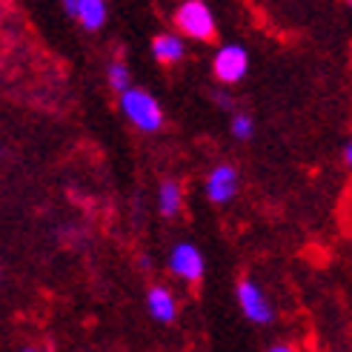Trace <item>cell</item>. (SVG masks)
<instances>
[{"label":"cell","mask_w":352,"mask_h":352,"mask_svg":"<svg viewBox=\"0 0 352 352\" xmlns=\"http://www.w3.org/2000/svg\"><path fill=\"white\" fill-rule=\"evenodd\" d=\"M120 109L126 112V118L144 132H157L164 123V112L155 103V98L144 89H126L120 95Z\"/></svg>","instance_id":"obj_1"},{"label":"cell","mask_w":352,"mask_h":352,"mask_svg":"<svg viewBox=\"0 0 352 352\" xmlns=\"http://www.w3.org/2000/svg\"><path fill=\"white\" fill-rule=\"evenodd\" d=\"M175 23L192 41H215V17L204 0H186L175 12Z\"/></svg>","instance_id":"obj_2"},{"label":"cell","mask_w":352,"mask_h":352,"mask_svg":"<svg viewBox=\"0 0 352 352\" xmlns=\"http://www.w3.org/2000/svg\"><path fill=\"white\" fill-rule=\"evenodd\" d=\"M246 66H250V58H246V49L238 46V43L223 46L215 55V60H212L215 78L221 83H238L246 75Z\"/></svg>","instance_id":"obj_3"},{"label":"cell","mask_w":352,"mask_h":352,"mask_svg":"<svg viewBox=\"0 0 352 352\" xmlns=\"http://www.w3.org/2000/svg\"><path fill=\"white\" fill-rule=\"evenodd\" d=\"M238 304L252 324H270L272 321V307L267 301V295H263L252 280H241L238 284Z\"/></svg>","instance_id":"obj_4"},{"label":"cell","mask_w":352,"mask_h":352,"mask_svg":"<svg viewBox=\"0 0 352 352\" xmlns=\"http://www.w3.org/2000/svg\"><path fill=\"white\" fill-rule=\"evenodd\" d=\"M169 270L178 275V278H186V280H201L204 275V258L198 252V246H192V243H178L172 250L169 255Z\"/></svg>","instance_id":"obj_5"},{"label":"cell","mask_w":352,"mask_h":352,"mask_svg":"<svg viewBox=\"0 0 352 352\" xmlns=\"http://www.w3.org/2000/svg\"><path fill=\"white\" fill-rule=\"evenodd\" d=\"M238 192V172L232 166H215L206 181V195L212 204H230Z\"/></svg>","instance_id":"obj_6"},{"label":"cell","mask_w":352,"mask_h":352,"mask_svg":"<svg viewBox=\"0 0 352 352\" xmlns=\"http://www.w3.org/2000/svg\"><path fill=\"white\" fill-rule=\"evenodd\" d=\"M146 304H149L152 318H155V321H161V324L175 321V315H178V309H175V298H172V292L164 289V287H152L149 295H146Z\"/></svg>","instance_id":"obj_7"},{"label":"cell","mask_w":352,"mask_h":352,"mask_svg":"<svg viewBox=\"0 0 352 352\" xmlns=\"http://www.w3.org/2000/svg\"><path fill=\"white\" fill-rule=\"evenodd\" d=\"M75 17L86 29H100L103 21H107V3L103 0H78Z\"/></svg>","instance_id":"obj_8"},{"label":"cell","mask_w":352,"mask_h":352,"mask_svg":"<svg viewBox=\"0 0 352 352\" xmlns=\"http://www.w3.org/2000/svg\"><path fill=\"white\" fill-rule=\"evenodd\" d=\"M152 52L161 63H178L184 58V43H181V38H175V34H157L152 41Z\"/></svg>","instance_id":"obj_9"},{"label":"cell","mask_w":352,"mask_h":352,"mask_svg":"<svg viewBox=\"0 0 352 352\" xmlns=\"http://www.w3.org/2000/svg\"><path fill=\"white\" fill-rule=\"evenodd\" d=\"M157 204H161V212L166 218H175L178 215V209H181V186L175 181H166L161 186V192H157Z\"/></svg>","instance_id":"obj_10"},{"label":"cell","mask_w":352,"mask_h":352,"mask_svg":"<svg viewBox=\"0 0 352 352\" xmlns=\"http://www.w3.org/2000/svg\"><path fill=\"white\" fill-rule=\"evenodd\" d=\"M109 83L115 92H126L129 89V69L123 63H112L109 66Z\"/></svg>","instance_id":"obj_11"},{"label":"cell","mask_w":352,"mask_h":352,"mask_svg":"<svg viewBox=\"0 0 352 352\" xmlns=\"http://www.w3.org/2000/svg\"><path fill=\"white\" fill-rule=\"evenodd\" d=\"M252 132H255V126H252V118L250 115H235L232 118V135L238 140H250Z\"/></svg>","instance_id":"obj_12"},{"label":"cell","mask_w":352,"mask_h":352,"mask_svg":"<svg viewBox=\"0 0 352 352\" xmlns=\"http://www.w3.org/2000/svg\"><path fill=\"white\" fill-rule=\"evenodd\" d=\"M344 164L352 169V140H349V144H346V149H344Z\"/></svg>","instance_id":"obj_13"},{"label":"cell","mask_w":352,"mask_h":352,"mask_svg":"<svg viewBox=\"0 0 352 352\" xmlns=\"http://www.w3.org/2000/svg\"><path fill=\"white\" fill-rule=\"evenodd\" d=\"M63 6H66V12H69V14H75V9H78V0H63Z\"/></svg>","instance_id":"obj_14"},{"label":"cell","mask_w":352,"mask_h":352,"mask_svg":"<svg viewBox=\"0 0 352 352\" xmlns=\"http://www.w3.org/2000/svg\"><path fill=\"white\" fill-rule=\"evenodd\" d=\"M289 349H292V346H287V344H275V346H272V352H289Z\"/></svg>","instance_id":"obj_15"},{"label":"cell","mask_w":352,"mask_h":352,"mask_svg":"<svg viewBox=\"0 0 352 352\" xmlns=\"http://www.w3.org/2000/svg\"><path fill=\"white\" fill-rule=\"evenodd\" d=\"M349 9H352V0H349Z\"/></svg>","instance_id":"obj_16"}]
</instances>
